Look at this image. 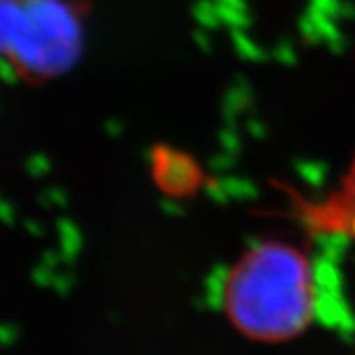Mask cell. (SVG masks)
<instances>
[{
	"mask_svg": "<svg viewBox=\"0 0 355 355\" xmlns=\"http://www.w3.org/2000/svg\"><path fill=\"white\" fill-rule=\"evenodd\" d=\"M85 46L83 0H0V77L48 81Z\"/></svg>",
	"mask_w": 355,
	"mask_h": 355,
	"instance_id": "7a4b0ae2",
	"label": "cell"
},
{
	"mask_svg": "<svg viewBox=\"0 0 355 355\" xmlns=\"http://www.w3.org/2000/svg\"><path fill=\"white\" fill-rule=\"evenodd\" d=\"M310 211L316 216L318 223L340 227L355 237V174L343 182L342 190L334 193L330 202L312 205Z\"/></svg>",
	"mask_w": 355,
	"mask_h": 355,
	"instance_id": "3957f363",
	"label": "cell"
},
{
	"mask_svg": "<svg viewBox=\"0 0 355 355\" xmlns=\"http://www.w3.org/2000/svg\"><path fill=\"white\" fill-rule=\"evenodd\" d=\"M219 300L239 334L254 342H286L316 316L314 266L296 245L257 243L231 265Z\"/></svg>",
	"mask_w": 355,
	"mask_h": 355,
	"instance_id": "6da1fadb",
	"label": "cell"
}]
</instances>
